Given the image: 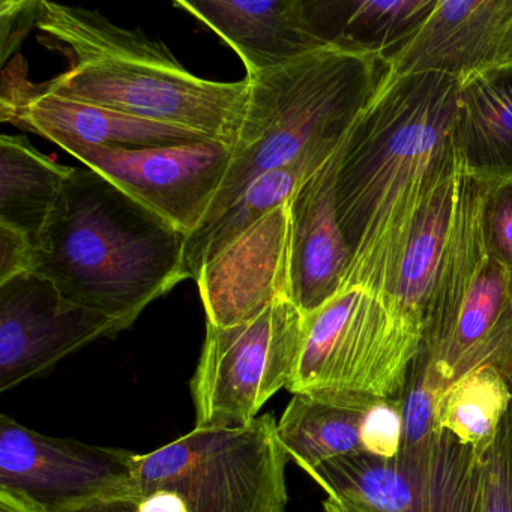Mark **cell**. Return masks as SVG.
<instances>
[{
    "mask_svg": "<svg viewBox=\"0 0 512 512\" xmlns=\"http://www.w3.org/2000/svg\"><path fill=\"white\" fill-rule=\"evenodd\" d=\"M337 152L289 202V292L305 316L344 290L349 275V248L335 212Z\"/></svg>",
    "mask_w": 512,
    "mask_h": 512,
    "instance_id": "2e32d148",
    "label": "cell"
},
{
    "mask_svg": "<svg viewBox=\"0 0 512 512\" xmlns=\"http://www.w3.org/2000/svg\"><path fill=\"white\" fill-rule=\"evenodd\" d=\"M512 64V0H437L392 74L436 73L463 82Z\"/></svg>",
    "mask_w": 512,
    "mask_h": 512,
    "instance_id": "9a60e30c",
    "label": "cell"
},
{
    "mask_svg": "<svg viewBox=\"0 0 512 512\" xmlns=\"http://www.w3.org/2000/svg\"><path fill=\"white\" fill-rule=\"evenodd\" d=\"M481 224L491 259L512 271V179L485 182Z\"/></svg>",
    "mask_w": 512,
    "mask_h": 512,
    "instance_id": "484cf974",
    "label": "cell"
},
{
    "mask_svg": "<svg viewBox=\"0 0 512 512\" xmlns=\"http://www.w3.org/2000/svg\"><path fill=\"white\" fill-rule=\"evenodd\" d=\"M365 410L293 394L289 406L277 422V437L305 472L326 461L362 454L361 421Z\"/></svg>",
    "mask_w": 512,
    "mask_h": 512,
    "instance_id": "603a6c76",
    "label": "cell"
},
{
    "mask_svg": "<svg viewBox=\"0 0 512 512\" xmlns=\"http://www.w3.org/2000/svg\"><path fill=\"white\" fill-rule=\"evenodd\" d=\"M482 512H512V401L484 458Z\"/></svg>",
    "mask_w": 512,
    "mask_h": 512,
    "instance_id": "4316f807",
    "label": "cell"
},
{
    "mask_svg": "<svg viewBox=\"0 0 512 512\" xmlns=\"http://www.w3.org/2000/svg\"><path fill=\"white\" fill-rule=\"evenodd\" d=\"M41 0H2L0 4V62L7 65L26 35L37 28Z\"/></svg>",
    "mask_w": 512,
    "mask_h": 512,
    "instance_id": "f1b7e54d",
    "label": "cell"
},
{
    "mask_svg": "<svg viewBox=\"0 0 512 512\" xmlns=\"http://www.w3.org/2000/svg\"><path fill=\"white\" fill-rule=\"evenodd\" d=\"M0 119L43 136L55 145L79 143L113 149L167 148L206 142L185 128L137 118L106 107L47 92L26 77L20 56L2 73Z\"/></svg>",
    "mask_w": 512,
    "mask_h": 512,
    "instance_id": "4fadbf2b",
    "label": "cell"
},
{
    "mask_svg": "<svg viewBox=\"0 0 512 512\" xmlns=\"http://www.w3.org/2000/svg\"><path fill=\"white\" fill-rule=\"evenodd\" d=\"M59 148L190 236L226 179L233 148L215 140L149 149L64 143Z\"/></svg>",
    "mask_w": 512,
    "mask_h": 512,
    "instance_id": "30bf717a",
    "label": "cell"
},
{
    "mask_svg": "<svg viewBox=\"0 0 512 512\" xmlns=\"http://www.w3.org/2000/svg\"><path fill=\"white\" fill-rule=\"evenodd\" d=\"M388 73V62L379 56L323 47L245 77L250 94L232 163L199 229L226 211L259 176L304 158H331Z\"/></svg>",
    "mask_w": 512,
    "mask_h": 512,
    "instance_id": "277c9868",
    "label": "cell"
},
{
    "mask_svg": "<svg viewBox=\"0 0 512 512\" xmlns=\"http://www.w3.org/2000/svg\"><path fill=\"white\" fill-rule=\"evenodd\" d=\"M308 475L331 499L365 512L484 511V461L449 431L397 457L346 455Z\"/></svg>",
    "mask_w": 512,
    "mask_h": 512,
    "instance_id": "9c48e42d",
    "label": "cell"
},
{
    "mask_svg": "<svg viewBox=\"0 0 512 512\" xmlns=\"http://www.w3.org/2000/svg\"><path fill=\"white\" fill-rule=\"evenodd\" d=\"M323 508H325V512H365L364 509L358 508V506L331 499V497L323 503Z\"/></svg>",
    "mask_w": 512,
    "mask_h": 512,
    "instance_id": "836d02e7",
    "label": "cell"
},
{
    "mask_svg": "<svg viewBox=\"0 0 512 512\" xmlns=\"http://www.w3.org/2000/svg\"><path fill=\"white\" fill-rule=\"evenodd\" d=\"M305 314L289 296L241 325L206 323L191 395L196 428H242L287 389L304 341Z\"/></svg>",
    "mask_w": 512,
    "mask_h": 512,
    "instance_id": "ba28073f",
    "label": "cell"
},
{
    "mask_svg": "<svg viewBox=\"0 0 512 512\" xmlns=\"http://www.w3.org/2000/svg\"><path fill=\"white\" fill-rule=\"evenodd\" d=\"M139 496V494H137ZM140 512H187L182 500L172 491L160 490L139 496Z\"/></svg>",
    "mask_w": 512,
    "mask_h": 512,
    "instance_id": "1f68e13d",
    "label": "cell"
},
{
    "mask_svg": "<svg viewBox=\"0 0 512 512\" xmlns=\"http://www.w3.org/2000/svg\"><path fill=\"white\" fill-rule=\"evenodd\" d=\"M437 0H305L308 20L326 47L391 61L419 31Z\"/></svg>",
    "mask_w": 512,
    "mask_h": 512,
    "instance_id": "d6986e66",
    "label": "cell"
},
{
    "mask_svg": "<svg viewBox=\"0 0 512 512\" xmlns=\"http://www.w3.org/2000/svg\"><path fill=\"white\" fill-rule=\"evenodd\" d=\"M511 401V385L496 368H476L443 395L440 431H449L484 461Z\"/></svg>",
    "mask_w": 512,
    "mask_h": 512,
    "instance_id": "cb8c5ba5",
    "label": "cell"
},
{
    "mask_svg": "<svg viewBox=\"0 0 512 512\" xmlns=\"http://www.w3.org/2000/svg\"><path fill=\"white\" fill-rule=\"evenodd\" d=\"M442 386L421 355H416L407 371L406 382L395 404L403 416V448L412 449L440 433L439 413Z\"/></svg>",
    "mask_w": 512,
    "mask_h": 512,
    "instance_id": "d4e9b609",
    "label": "cell"
},
{
    "mask_svg": "<svg viewBox=\"0 0 512 512\" xmlns=\"http://www.w3.org/2000/svg\"><path fill=\"white\" fill-rule=\"evenodd\" d=\"M0 512H49L31 500L0 488Z\"/></svg>",
    "mask_w": 512,
    "mask_h": 512,
    "instance_id": "d6a6232c",
    "label": "cell"
},
{
    "mask_svg": "<svg viewBox=\"0 0 512 512\" xmlns=\"http://www.w3.org/2000/svg\"><path fill=\"white\" fill-rule=\"evenodd\" d=\"M328 160L304 158L254 179L226 211L188 236L185 266L190 278L196 281L206 260L217 256L272 209L289 202L296 190Z\"/></svg>",
    "mask_w": 512,
    "mask_h": 512,
    "instance_id": "7402d4cb",
    "label": "cell"
},
{
    "mask_svg": "<svg viewBox=\"0 0 512 512\" xmlns=\"http://www.w3.org/2000/svg\"><path fill=\"white\" fill-rule=\"evenodd\" d=\"M137 454L46 436L0 416V488L49 512L133 488Z\"/></svg>",
    "mask_w": 512,
    "mask_h": 512,
    "instance_id": "8fae6325",
    "label": "cell"
},
{
    "mask_svg": "<svg viewBox=\"0 0 512 512\" xmlns=\"http://www.w3.org/2000/svg\"><path fill=\"white\" fill-rule=\"evenodd\" d=\"M188 236L88 167H71L34 248L32 272L62 298L127 329L190 278Z\"/></svg>",
    "mask_w": 512,
    "mask_h": 512,
    "instance_id": "7a4b0ae2",
    "label": "cell"
},
{
    "mask_svg": "<svg viewBox=\"0 0 512 512\" xmlns=\"http://www.w3.org/2000/svg\"><path fill=\"white\" fill-rule=\"evenodd\" d=\"M61 512H140L139 496L133 491L98 497L80 505L70 506Z\"/></svg>",
    "mask_w": 512,
    "mask_h": 512,
    "instance_id": "4dcf8cb0",
    "label": "cell"
},
{
    "mask_svg": "<svg viewBox=\"0 0 512 512\" xmlns=\"http://www.w3.org/2000/svg\"><path fill=\"white\" fill-rule=\"evenodd\" d=\"M484 188L461 169L448 248L422 323L419 355L445 392L481 367L496 368L512 388V271L485 248Z\"/></svg>",
    "mask_w": 512,
    "mask_h": 512,
    "instance_id": "5b68a950",
    "label": "cell"
},
{
    "mask_svg": "<svg viewBox=\"0 0 512 512\" xmlns=\"http://www.w3.org/2000/svg\"><path fill=\"white\" fill-rule=\"evenodd\" d=\"M454 143L467 175L512 179V64L460 82Z\"/></svg>",
    "mask_w": 512,
    "mask_h": 512,
    "instance_id": "ac0fdd59",
    "label": "cell"
},
{
    "mask_svg": "<svg viewBox=\"0 0 512 512\" xmlns=\"http://www.w3.org/2000/svg\"><path fill=\"white\" fill-rule=\"evenodd\" d=\"M460 172L461 167L422 209L386 292L389 301L421 328L448 248Z\"/></svg>",
    "mask_w": 512,
    "mask_h": 512,
    "instance_id": "44dd1931",
    "label": "cell"
},
{
    "mask_svg": "<svg viewBox=\"0 0 512 512\" xmlns=\"http://www.w3.org/2000/svg\"><path fill=\"white\" fill-rule=\"evenodd\" d=\"M289 202L272 209L203 263L196 283L206 323L220 328L241 325L281 296L290 298Z\"/></svg>",
    "mask_w": 512,
    "mask_h": 512,
    "instance_id": "5bb4252c",
    "label": "cell"
},
{
    "mask_svg": "<svg viewBox=\"0 0 512 512\" xmlns=\"http://www.w3.org/2000/svg\"><path fill=\"white\" fill-rule=\"evenodd\" d=\"M458 86L443 74L389 70L338 149L335 212L350 253L346 287L386 295L419 214L460 169Z\"/></svg>",
    "mask_w": 512,
    "mask_h": 512,
    "instance_id": "6da1fadb",
    "label": "cell"
},
{
    "mask_svg": "<svg viewBox=\"0 0 512 512\" xmlns=\"http://www.w3.org/2000/svg\"><path fill=\"white\" fill-rule=\"evenodd\" d=\"M70 172L25 136L0 137V226L22 233L35 248Z\"/></svg>",
    "mask_w": 512,
    "mask_h": 512,
    "instance_id": "ffe728a7",
    "label": "cell"
},
{
    "mask_svg": "<svg viewBox=\"0 0 512 512\" xmlns=\"http://www.w3.org/2000/svg\"><path fill=\"white\" fill-rule=\"evenodd\" d=\"M34 244L16 230L0 226V284L32 272Z\"/></svg>",
    "mask_w": 512,
    "mask_h": 512,
    "instance_id": "f546056e",
    "label": "cell"
},
{
    "mask_svg": "<svg viewBox=\"0 0 512 512\" xmlns=\"http://www.w3.org/2000/svg\"><path fill=\"white\" fill-rule=\"evenodd\" d=\"M121 331L116 320L65 301L55 284L35 272L5 281L0 284V392Z\"/></svg>",
    "mask_w": 512,
    "mask_h": 512,
    "instance_id": "7c38bea8",
    "label": "cell"
},
{
    "mask_svg": "<svg viewBox=\"0 0 512 512\" xmlns=\"http://www.w3.org/2000/svg\"><path fill=\"white\" fill-rule=\"evenodd\" d=\"M38 31L68 70L47 92L202 134L235 149L250 85L190 73L166 44L121 28L98 11L40 2Z\"/></svg>",
    "mask_w": 512,
    "mask_h": 512,
    "instance_id": "3957f363",
    "label": "cell"
},
{
    "mask_svg": "<svg viewBox=\"0 0 512 512\" xmlns=\"http://www.w3.org/2000/svg\"><path fill=\"white\" fill-rule=\"evenodd\" d=\"M287 458L271 415L242 428H194L137 455L131 491H172L187 512H284Z\"/></svg>",
    "mask_w": 512,
    "mask_h": 512,
    "instance_id": "52a82bcc",
    "label": "cell"
},
{
    "mask_svg": "<svg viewBox=\"0 0 512 512\" xmlns=\"http://www.w3.org/2000/svg\"><path fill=\"white\" fill-rule=\"evenodd\" d=\"M364 454L392 458L403 448V416L394 400H377L368 406L361 421Z\"/></svg>",
    "mask_w": 512,
    "mask_h": 512,
    "instance_id": "83f0119b",
    "label": "cell"
},
{
    "mask_svg": "<svg viewBox=\"0 0 512 512\" xmlns=\"http://www.w3.org/2000/svg\"><path fill=\"white\" fill-rule=\"evenodd\" d=\"M241 58L247 77L326 47L314 34L305 0H176Z\"/></svg>",
    "mask_w": 512,
    "mask_h": 512,
    "instance_id": "e0dca14e",
    "label": "cell"
},
{
    "mask_svg": "<svg viewBox=\"0 0 512 512\" xmlns=\"http://www.w3.org/2000/svg\"><path fill=\"white\" fill-rule=\"evenodd\" d=\"M422 328L383 293L353 286L305 316L287 391L367 410L398 397L421 349Z\"/></svg>",
    "mask_w": 512,
    "mask_h": 512,
    "instance_id": "8992f818",
    "label": "cell"
}]
</instances>
